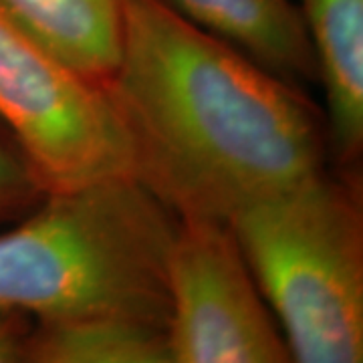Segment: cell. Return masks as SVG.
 I'll return each instance as SVG.
<instances>
[{
    "mask_svg": "<svg viewBox=\"0 0 363 363\" xmlns=\"http://www.w3.org/2000/svg\"><path fill=\"white\" fill-rule=\"evenodd\" d=\"M101 87L131 178L176 218L228 222L327 168V123L303 87L164 0H121L119 52Z\"/></svg>",
    "mask_w": 363,
    "mask_h": 363,
    "instance_id": "obj_1",
    "label": "cell"
},
{
    "mask_svg": "<svg viewBox=\"0 0 363 363\" xmlns=\"http://www.w3.org/2000/svg\"><path fill=\"white\" fill-rule=\"evenodd\" d=\"M176 222L131 176L47 192L0 233V307L37 321L123 315L168 325Z\"/></svg>",
    "mask_w": 363,
    "mask_h": 363,
    "instance_id": "obj_2",
    "label": "cell"
},
{
    "mask_svg": "<svg viewBox=\"0 0 363 363\" xmlns=\"http://www.w3.org/2000/svg\"><path fill=\"white\" fill-rule=\"evenodd\" d=\"M298 363L363 359L362 180L325 168L230 218Z\"/></svg>",
    "mask_w": 363,
    "mask_h": 363,
    "instance_id": "obj_3",
    "label": "cell"
},
{
    "mask_svg": "<svg viewBox=\"0 0 363 363\" xmlns=\"http://www.w3.org/2000/svg\"><path fill=\"white\" fill-rule=\"evenodd\" d=\"M0 121L47 192L131 176L104 87L52 52L2 2Z\"/></svg>",
    "mask_w": 363,
    "mask_h": 363,
    "instance_id": "obj_4",
    "label": "cell"
},
{
    "mask_svg": "<svg viewBox=\"0 0 363 363\" xmlns=\"http://www.w3.org/2000/svg\"><path fill=\"white\" fill-rule=\"evenodd\" d=\"M166 289L172 363L293 362L230 222L178 218Z\"/></svg>",
    "mask_w": 363,
    "mask_h": 363,
    "instance_id": "obj_5",
    "label": "cell"
},
{
    "mask_svg": "<svg viewBox=\"0 0 363 363\" xmlns=\"http://www.w3.org/2000/svg\"><path fill=\"white\" fill-rule=\"evenodd\" d=\"M327 99L329 156L359 176L363 154V0H295Z\"/></svg>",
    "mask_w": 363,
    "mask_h": 363,
    "instance_id": "obj_6",
    "label": "cell"
},
{
    "mask_svg": "<svg viewBox=\"0 0 363 363\" xmlns=\"http://www.w3.org/2000/svg\"><path fill=\"white\" fill-rule=\"evenodd\" d=\"M192 25L293 85L317 83L311 40L295 0H164Z\"/></svg>",
    "mask_w": 363,
    "mask_h": 363,
    "instance_id": "obj_7",
    "label": "cell"
},
{
    "mask_svg": "<svg viewBox=\"0 0 363 363\" xmlns=\"http://www.w3.org/2000/svg\"><path fill=\"white\" fill-rule=\"evenodd\" d=\"M81 75L104 85L119 52L121 0H0Z\"/></svg>",
    "mask_w": 363,
    "mask_h": 363,
    "instance_id": "obj_8",
    "label": "cell"
},
{
    "mask_svg": "<svg viewBox=\"0 0 363 363\" xmlns=\"http://www.w3.org/2000/svg\"><path fill=\"white\" fill-rule=\"evenodd\" d=\"M26 363H172L168 325L123 315L37 321Z\"/></svg>",
    "mask_w": 363,
    "mask_h": 363,
    "instance_id": "obj_9",
    "label": "cell"
},
{
    "mask_svg": "<svg viewBox=\"0 0 363 363\" xmlns=\"http://www.w3.org/2000/svg\"><path fill=\"white\" fill-rule=\"evenodd\" d=\"M45 194L39 174L0 121V226L21 220Z\"/></svg>",
    "mask_w": 363,
    "mask_h": 363,
    "instance_id": "obj_10",
    "label": "cell"
},
{
    "mask_svg": "<svg viewBox=\"0 0 363 363\" xmlns=\"http://www.w3.org/2000/svg\"><path fill=\"white\" fill-rule=\"evenodd\" d=\"M35 325L33 315L0 307V363H26Z\"/></svg>",
    "mask_w": 363,
    "mask_h": 363,
    "instance_id": "obj_11",
    "label": "cell"
}]
</instances>
